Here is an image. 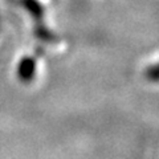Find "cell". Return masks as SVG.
Wrapping results in <instances>:
<instances>
[{
    "label": "cell",
    "mask_w": 159,
    "mask_h": 159,
    "mask_svg": "<svg viewBox=\"0 0 159 159\" xmlns=\"http://www.w3.org/2000/svg\"><path fill=\"white\" fill-rule=\"evenodd\" d=\"M19 4L29 13V16L33 20L34 36L47 44L57 43V36L45 24V8L41 2L40 0H19Z\"/></svg>",
    "instance_id": "1"
},
{
    "label": "cell",
    "mask_w": 159,
    "mask_h": 159,
    "mask_svg": "<svg viewBox=\"0 0 159 159\" xmlns=\"http://www.w3.org/2000/svg\"><path fill=\"white\" fill-rule=\"evenodd\" d=\"M36 58L33 56H24L17 64L16 74L17 78L24 84L33 81L36 76Z\"/></svg>",
    "instance_id": "2"
},
{
    "label": "cell",
    "mask_w": 159,
    "mask_h": 159,
    "mask_svg": "<svg viewBox=\"0 0 159 159\" xmlns=\"http://www.w3.org/2000/svg\"><path fill=\"white\" fill-rule=\"evenodd\" d=\"M143 76L150 82H159V62H155L152 65L147 66L143 72Z\"/></svg>",
    "instance_id": "3"
}]
</instances>
